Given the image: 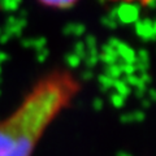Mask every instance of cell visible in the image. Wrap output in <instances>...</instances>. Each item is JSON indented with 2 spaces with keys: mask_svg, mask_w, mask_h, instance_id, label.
Returning a JSON list of instances; mask_svg holds the SVG:
<instances>
[{
  "mask_svg": "<svg viewBox=\"0 0 156 156\" xmlns=\"http://www.w3.org/2000/svg\"><path fill=\"white\" fill-rule=\"evenodd\" d=\"M80 89L78 80L68 70L42 78L18 108L0 121V156H31L47 126Z\"/></svg>",
  "mask_w": 156,
  "mask_h": 156,
  "instance_id": "1",
  "label": "cell"
},
{
  "mask_svg": "<svg viewBox=\"0 0 156 156\" xmlns=\"http://www.w3.org/2000/svg\"><path fill=\"white\" fill-rule=\"evenodd\" d=\"M38 2L42 3L43 5H47V7H51V8L66 9V8L76 5L80 0H38Z\"/></svg>",
  "mask_w": 156,
  "mask_h": 156,
  "instance_id": "2",
  "label": "cell"
},
{
  "mask_svg": "<svg viewBox=\"0 0 156 156\" xmlns=\"http://www.w3.org/2000/svg\"><path fill=\"white\" fill-rule=\"evenodd\" d=\"M113 2H124V3H139L140 5L147 7L152 3V0H113Z\"/></svg>",
  "mask_w": 156,
  "mask_h": 156,
  "instance_id": "3",
  "label": "cell"
}]
</instances>
